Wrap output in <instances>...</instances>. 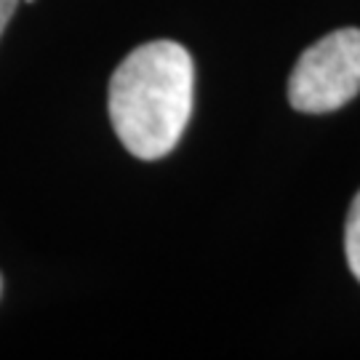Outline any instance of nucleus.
Listing matches in <instances>:
<instances>
[{"label": "nucleus", "mask_w": 360, "mask_h": 360, "mask_svg": "<svg viewBox=\"0 0 360 360\" xmlns=\"http://www.w3.org/2000/svg\"><path fill=\"white\" fill-rule=\"evenodd\" d=\"M345 254L352 275L360 281V193L355 195L347 214V227H345Z\"/></svg>", "instance_id": "3"}, {"label": "nucleus", "mask_w": 360, "mask_h": 360, "mask_svg": "<svg viewBox=\"0 0 360 360\" xmlns=\"http://www.w3.org/2000/svg\"><path fill=\"white\" fill-rule=\"evenodd\" d=\"M27 3H32V0H27Z\"/></svg>", "instance_id": "6"}, {"label": "nucleus", "mask_w": 360, "mask_h": 360, "mask_svg": "<svg viewBox=\"0 0 360 360\" xmlns=\"http://www.w3.org/2000/svg\"><path fill=\"white\" fill-rule=\"evenodd\" d=\"M195 65L174 40L144 43L110 80V120L134 158L158 160L181 139L193 115Z\"/></svg>", "instance_id": "1"}, {"label": "nucleus", "mask_w": 360, "mask_h": 360, "mask_svg": "<svg viewBox=\"0 0 360 360\" xmlns=\"http://www.w3.org/2000/svg\"><path fill=\"white\" fill-rule=\"evenodd\" d=\"M0 288H3V281H0Z\"/></svg>", "instance_id": "5"}, {"label": "nucleus", "mask_w": 360, "mask_h": 360, "mask_svg": "<svg viewBox=\"0 0 360 360\" xmlns=\"http://www.w3.org/2000/svg\"><path fill=\"white\" fill-rule=\"evenodd\" d=\"M360 91V30L345 27L299 56L288 77V102L299 112H334Z\"/></svg>", "instance_id": "2"}, {"label": "nucleus", "mask_w": 360, "mask_h": 360, "mask_svg": "<svg viewBox=\"0 0 360 360\" xmlns=\"http://www.w3.org/2000/svg\"><path fill=\"white\" fill-rule=\"evenodd\" d=\"M16 6H19V0H0V35H3L8 19H11L13 11H16Z\"/></svg>", "instance_id": "4"}]
</instances>
